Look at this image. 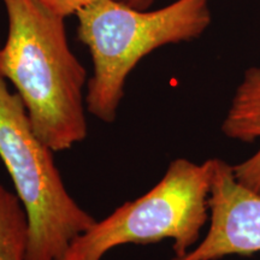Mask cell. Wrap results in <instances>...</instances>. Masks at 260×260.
Returning a JSON list of instances; mask_svg holds the SVG:
<instances>
[{
	"mask_svg": "<svg viewBox=\"0 0 260 260\" xmlns=\"http://www.w3.org/2000/svg\"><path fill=\"white\" fill-rule=\"evenodd\" d=\"M2 2L9 30L0 75L23 100L39 138L53 152L73 148L88 134L87 71L69 46L65 18L39 0Z\"/></svg>",
	"mask_w": 260,
	"mask_h": 260,
	"instance_id": "cell-1",
	"label": "cell"
},
{
	"mask_svg": "<svg viewBox=\"0 0 260 260\" xmlns=\"http://www.w3.org/2000/svg\"><path fill=\"white\" fill-rule=\"evenodd\" d=\"M76 16L79 39L93 64L87 111L104 123L116 121L126 79L142 58L165 45L199 38L212 21L210 0H176L154 11L96 0Z\"/></svg>",
	"mask_w": 260,
	"mask_h": 260,
	"instance_id": "cell-2",
	"label": "cell"
},
{
	"mask_svg": "<svg viewBox=\"0 0 260 260\" xmlns=\"http://www.w3.org/2000/svg\"><path fill=\"white\" fill-rule=\"evenodd\" d=\"M0 160L29 218L25 260H61L96 219L68 191L53 151L35 132L27 107L0 75Z\"/></svg>",
	"mask_w": 260,
	"mask_h": 260,
	"instance_id": "cell-3",
	"label": "cell"
},
{
	"mask_svg": "<svg viewBox=\"0 0 260 260\" xmlns=\"http://www.w3.org/2000/svg\"><path fill=\"white\" fill-rule=\"evenodd\" d=\"M213 158L203 164L174 159L155 186L81 234L61 260H102L124 245H151L172 240L174 256L186 255L199 243L210 219L209 198Z\"/></svg>",
	"mask_w": 260,
	"mask_h": 260,
	"instance_id": "cell-4",
	"label": "cell"
},
{
	"mask_svg": "<svg viewBox=\"0 0 260 260\" xmlns=\"http://www.w3.org/2000/svg\"><path fill=\"white\" fill-rule=\"evenodd\" d=\"M210 228L186 255L170 260H219L260 253V195L236 181L233 165L213 158Z\"/></svg>",
	"mask_w": 260,
	"mask_h": 260,
	"instance_id": "cell-5",
	"label": "cell"
},
{
	"mask_svg": "<svg viewBox=\"0 0 260 260\" xmlns=\"http://www.w3.org/2000/svg\"><path fill=\"white\" fill-rule=\"evenodd\" d=\"M220 130L232 140H260V65L246 69ZM233 171L240 184L260 195V148L252 157L233 165Z\"/></svg>",
	"mask_w": 260,
	"mask_h": 260,
	"instance_id": "cell-6",
	"label": "cell"
},
{
	"mask_svg": "<svg viewBox=\"0 0 260 260\" xmlns=\"http://www.w3.org/2000/svg\"><path fill=\"white\" fill-rule=\"evenodd\" d=\"M29 218L17 194L0 184V260H25Z\"/></svg>",
	"mask_w": 260,
	"mask_h": 260,
	"instance_id": "cell-7",
	"label": "cell"
},
{
	"mask_svg": "<svg viewBox=\"0 0 260 260\" xmlns=\"http://www.w3.org/2000/svg\"><path fill=\"white\" fill-rule=\"evenodd\" d=\"M52 14L59 17L77 15L81 10L86 9L96 0H39Z\"/></svg>",
	"mask_w": 260,
	"mask_h": 260,
	"instance_id": "cell-8",
	"label": "cell"
},
{
	"mask_svg": "<svg viewBox=\"0 0 260 260\" xmlns=\"http://www.w3.org/2000/svg\"><path fill=\"white\" fill-rule=\"evenodd\" d=\"M119 2L125 3V4L133 6V8L142 10V9L147 8V6L151 4L153 0H119Z\"/></svg>",
	"mask_w": 260,
	"mask_h": 260,
	"instance_id": "cell-9",
	"label": "cell"
}]
</instances>
